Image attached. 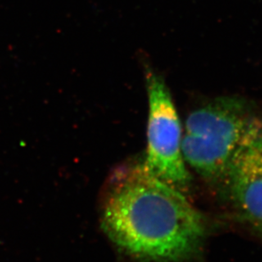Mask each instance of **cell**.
<instances>
[{"label":"cell","instance_id":"1","mask_svg":"<svg viewBox=\"0 0 262 262\" xmlns=\"http://www.w3.org/2000/svg\"><path fill=\"white\" fill-rule=\"evenodd\" d=\"M101 225L120 250L147 261L187 260L199 253L206 234L200 212L144 164L123 167L113 174Z\"/></svg>","mask_w":262,"mask_h":262},{"label":"cell","instance_id":"2","mask_svg":"<svg viewBox=\"0 0 262 262\" xmlns=\"http://www.w3.org/2000/svg\"><path fill=\"white\" fill-rule=\"evenodd\" d=\"M255 118L237 97H220L187 117L182 151L186 164L204 178H225Z\"/></svg>","mask_w":262,"mask_h":262},{"label":"cell","instance_id":"3","mask_svg":"<svg viewBox=\"0 0 262 262\" xmlns=\"http://www.w3.org/2000/svg\"><path fill=\"white\" fill-rule=\"evenodd\" d=\"M148 93L147 149L144 166L159 179L183 189L191 182L182 151V124L169 89L154 71L146 73Z\"/></svg>","mask_w":262,"mask_h":262},{"label":"cell","instance_id":"4","mask_svg":"<svg viewBox=\"0 0 262 262\" xmlns=\"http://www.w3.org/2000/svg\"><path fill=\"white\" fill-rule=\"evenodd\" d=\"M225 178L237 212L262 233V121L259 119L250 125Z\"/></svg>","mask_w":262,"mask_h":262}]
</instances>
